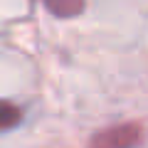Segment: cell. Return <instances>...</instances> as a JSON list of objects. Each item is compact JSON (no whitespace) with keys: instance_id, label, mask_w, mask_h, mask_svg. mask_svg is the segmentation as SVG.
Here are the masks:
<instances>
[{"instance_id":"1","label":"cell","mask_w":148,"mask_h":148,"mask_svg":"<svg viewBox=\"0 0 148 148\" xmlns=\"http://www.w3.org/2000/svg\"><path fill=\"white\" fill-rule=\"evenodd\" d=\"M141 143V126L138 123H119L94 133L86 148H136Z\"/></svg>"},{"instance_id":"2","label":"cell","mask_w":148,"mask_h":148,"mask_svg":"<svg viewBox=\"0 0 148 148\" xmlns=\"http://www.w3.org/2000/svg\"><path fill=\"white\" fill-rule=\"evenodd\" d=\"M86 0H45V8L54 17H77L84 12Z\"/></svg>"},{"instance_id":"3","label":"cell","mask_w":148,"mask_h":148,"mask_svg":"<svg viewBox=\"0 0 148 148\" xmlns=\"http://www.w3.org/2000/svg\"><path fill=\"white\" fill-rule=\"evenodd\" d=\"M20 121H22L20 106L10 104V101H0V133H5V131H10V128H15Z\"/></svg>"}]
</instances>
